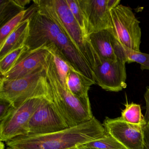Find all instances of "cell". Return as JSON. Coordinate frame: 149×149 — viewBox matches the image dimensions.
Wrapping results in <instances>:
<instances>
[{
	"instance_id": "cell-18",
	"label": "cell",
	"mask_w": 149,
	"mask_h": 149,
	"mask_svg": "<svg viewBox=\"0 0 149 149\" xmlns=\"http://www.w3.org/2000/svg\"><path fill=\"white\" fill-rule=\"evenodd\" d=\"M25 45L24 47L13 50L0 60V72L1 77L9 73L19 62L22 56L28 51Z\"/></svg>"
},
{
	"instance_id": "cell-13",
	"label": "cell",
	"mask_w": 149,
	"mask_h": 149,
	"mask_svg": "<svg viewBox=\"0 0 149 149\" xmlns=\"http://www.w3.org/2000/svg\"><path fill=\"white\" fill-rule=\"evenodd\" d=\"M112 34L111 28L94 32L89 36L92 47L101 60H117L111 42Z\"/></svg>"
},
{
	"instance_id": "cell-11",
	"label": "cell",
	"mask_w": 149,
	"mask_h": 149,
	"mask_svg": "<svg viewBox=\"0 0 149 149\" xmlns=\"http://www.w3.org/2000/svg\"><path fill=\"white\" fill-rule=\"evenodd\" d=\"M83 13L88 34L112 28L109 0H78Z\"/></svg>"
},
{
	"instance_id": "cell-27",
	"label": "cell",
	"mask_w": 149,
	"mask_h": 149,
	"mask_svg": "<svg viewBox=\"0 0 149 149\" xmlns=\"http://www.w3.org/2000/svg\"><path fill=\"white\" fill-rule=\"evenodd\" d=\"M77 147H78V149H95V148H91L87 147V146H85L84 145L80 146H78Z\"/></svg>"
},
{
	"instance_id": "cell-12",
	"label": "cell",
	"mask_w": 149,
	"mask_h": 149,
	"mask_svg": "<svg viewBox=\"0 0 149 149\" xmlns=\"http://www.w3.org/2000/svg\"><path fill=\"white\" fill-rule=\"evenodd\" d=\"M50 54L47 47L27 51L15 67L1 78L11 81L27 76L44 67Z\"/></svg>"
},
{
	"instance_id": "cell-3",
	"label": "cell",
	"mask_w": 149,
	"mask_h": 149,
	"mask_svg": "<svg viewBox=\"0 0 149 149\" xmlns=\"http://www.w3.org/2000/svg\"><path fill=\"white\" fill-rule=\"evenodd\" d=\"M45 69L53 102L68 127L91 120L94 116L89 98H78L62 83L51 52L45 63Z\"/></svg>"
},
{
	"instance_id": "cell-1",
	"label": "cell",
	"mask_w": 149,
	"mask_h": 149,
	"mask_svg": "<svg viewBox=\"0 0 149 149\" xmlns=\"http://www.w3.org/2000/svg\"><path fill=\"white\" fill-rule=\"evenodd\" d=\"M25 18L29 20V33L26 46L29 50L47 47L54 50L70 66L96 84L94 71L68 38L61 28L33 3Z\"/></svg>"
},
{
	"instance_id": "cell-21",
	"label": "cell",
	"mask_w": 149,
	"mask_h": 149,
	"mask_svg": "<svg viewBox=\"0 0 149 149\" xmlns=\"http://www.w3.org/2000/svg\"><path fill=\"white\" fill-rule=\"evenodd\" d=\"M27 11V9L22 11L1 27L0 45L2 44L5 41L7 37L25 19Z\"/></svg>"
},
{
	"instance_id": "cell-10",
	"label": "cell",
	"mask_w": 149,
	"mask_h": 149,
	"mask_svg": "<svg viewBox=\"0 0 149 149\" xmlns=\"http://www.w3.org/2000/svg\"><path fill=\"white\" fill-rule=\"evenodd\" d=\"M101 60V63L94 70L96 84L106 91L117 92L125 89L126 63L118 59L116 61Z\"/></svg>"
},
{
	"instance_id": "cell-29",
	"label": "cell",
	"mask_w": 149,
	"mask_h": 149,
	"mask_svg": "<svg viewBox=\"0 0 149 149\" xmlns=\"http://www.w3.org/2000/svg\"><path fill=\"white\" fill-rule=\"evenodd\" d=\"M78 149V147H75V148H72V149Z\"/></svg>"
},
{
	"instance_id": "cell-9",
	"label": "cell",
	"mask_w": 149,
	"mask_h": 149,
	"mask_svg": "<svg viewBox=\"0 0 149 149\" xmlns=\"http://www.w3.org/2000/svg\"><path fill=\"white\" fill-rule=\"evenodd\" d=\"M144 124H133L120 117H106L102 124L105 130L116 139L126 149H143Z\"/></svg>"
},
{
	"instance_id": "cell-19",
	"label": "cell",
	"mask_w": 149,
	"mask_h": 149,
	"mask_svg": "<svg viewBox=\"0 0 149 149\" xmlns=\"http://www.w3.org/2000/svg\"><path fill=\"white\" fill-rule=\"evenodd\" d=\"M120 118L126 123L133 124L146 123L140 104L133 102L129 103L127 102L125 104V109L122 111Z\"/></svg>"
},
{
	"instance_id": "cell-6",
	"label": "cell",
	"mask_w": 149,
	"mask_h": 149,
	"mask_svg": "<svg viewBox=\"0 0 149 149\" xmlns=\"http://www.w3.org/2000/svg\"><path fill=\"white\" fill-rule=\"evenodd\" d=\"M111 15L115 38L127 47L140 51L142 35L140 22L131 8L119 4L111 10Z\"/></svg>"
},
{
	"instance_id": "cell-8",
	"label": "cell",
	"mask_w": 149,
	"mask_h": 149,
	"mask_svg": "<svg viewBox=\"0 0 149 149\" xmlns=\"http://www.w3.org/2000/svg\"><path fill=\"white\" fill-rule=\"evenodd\" d=\"M68 128L53 99H45L31 118L28 130V134H44Z\"/></svg>"
},
{
	"instance_id": "cell-26",
	"label": "cell",
	"mask_w": 149,
	"mask_h": 149,
	"mask_svg": "<svg viewBox=\"0 0 149 149\" xmlns=\"http://www.w3.org/2000/svg\"><path fill=\"white\" fill-rule=\"evenodd\" d=\"M144 98L146 104V112L144 118L146 123H147L149 122V86L146 87Z\"/></svg>"
},
{
	"instance_id": "cell-25",
	"label": "cell",
	"mask_w": 149,
	"mask_h": 149,
	"mask_svg": "<svg viewBox=\"0 0 149 149\" xmlns=\"http://www.w3.org/2000/svg\"><path fill=\"white\" fill-rule=\"evenodd\" d=\"M143 149H149V122L144 127Z\"/></svg>"
},
{
	"instance_id": "cell-15",
	"label": "cell",
	"mask_w": 149,
	"mask_h": 149,
	"mask_svg": "<svg viewBox=\"0 0 149 149\" xmlns=\"http://www.w3.org/2000/svg\"><path fill=\"white\" fill-rule=\"evenodd\" d=\"M111 42L118 59L126 63H137L140 64V68L142 70H149V54L140 51H135L127 47L115 38L113 33Z\"/></svg>"
},
{
	"instance_id": "cell-23",
	"label": "cell",
	"mask_w": 149,
	"mask_h": 149,
	"mask_svg": "<svg viewBox=\"0 0 149 149\" xmlns=\"http://www.w3.org/2000/svg\"><path fill=\"white\" fill-rule=\"evenodd\" d=\"M49 50L51 52L53 55L54 63L61 82L63 84H64L65 86H67L66 80H67V76L70 69L72 68L70 66L69 64L66 61H64L60 56L58 53L52 49H49Z\"/></svg>"
},
{
	"instance_id": "cell-20",
	"label": "cell",
	"mask_w": 149,
	"mask_h": 149,
	"mask_svg": "<svg viewBox=\"0 0 149 149\" xmlns=\"http://www.w3.org/2000/svg\"><path fill=\"white\" fill-rule=\"evenodd\" d=\"M84 145L87 147L97 149H126L106 131L104 135L100 138Z\"/></svg>"
},
{
	"instance_id": "cell-24",
	"label": "cell",
	"mask_w": 149,
	"mask_h": 149,
	"mask_svg": "<svg viewBox=\"0 0 149 149\" xmlns=\"http://www.w3.org/2000/svg\"><path fill=\"white\" fill-rule=\"evenodd\" d=\"M14 108L10 102L0 99V121L5 118Z\"/></svg>"
},
{
	"instance_id": "cell-16",
	"label": "cell",
	"mask_w": 149,
	"mask_h": 149,
	"mask_svg": "<svg viewBox=\"0 0 149 149\" xmlns=\"http://www.w3.org/2000/svg\"><path fill=\"white\" fill-rule=\"evenodd\" d=\"M66 84L74 95L80 99H86L89 98V90L95 84L81 73L71 68L67 76Z\"/></svg>"
},
{
	"instance_id": "cell-5",
	"label": "cell",
	"mask_w": 149,
	"mask_h": 149,
	"mask_svg": "<svg viewBox=\"0 0 149 149\" xmlns=\"http://www.w3.org/2000/svg\"><path fill=\"white\" fill-rule=\"evenodd\" d=\"M34 98L52 99L46 77L45 65L34 73L11 81L1 78L0 99L10 102L15 108Z\"/></svg>"
},
{
	"instance_id": "cell-22",
	"label": "cell",
	"mask_w": 149,
	"mask_h": 149,
	"mask_svg": "<svg viewBox=\"0 0 149 149\" xmlns=\"http://www.w3.org/2000/svg\"><path fill=\"white\" fill-rule=\"evenodd\" d=\"M66 1L72 14L82 31L84 36L86 39L89 40L86 21L79 6L78 0H66Z\"/></svg>"
},
{
	"instance_id": "cell-17",
	"label": "cell",
	"mask_w": 149,
	"mask_h": 149,
	"mask_svg": "<svg viewBox=\"0 0 149 149\" xmlns=\"http://www.w3.org/2000/svg\"><path fill=\"white\" fill-rule=\"evenodd\" d=\"M30 2V0H0L1 27L25 10V7Z\"/></svg>"
},
{
	"instance_id": "cell-4",
	"label": "cell",
	"mask_w": 149,
	"mask_h": 149,
	"mask_svg": "<svg viewBox=\"0 0 149 149\" xmlns=\"http://www.w3.org/2000/svg\"><path fill=\"white\" fill-rule=\"evenodd\" d=\"M33 2L61 28L94 71L95 68L101 63L102 60L89 40L84 36L66 0H34Z\"/></svg>"
},
{
	"instance_id": "cell-28",
	"label": "cell",
	"mask_w": 149,
	"mask_h": 149,
	"mask_svg": "<svg viewBox=\"0 0 149 149\" xmlns=\"http://www.w3.org/2000/svg\"><path fill=\"white\" fill-rule=\"evenodd\" d=\"M5 145L3 142H0V149H5Z\"/></svg>"
},
{
	"instance_id": "cell-7",
	"label": "cell",
	"mask_w": 149,
	"mask_h": 149,
	"mask_svg": "<svg viewBox=\"0 0 149 149\" xmlns=\"http://www.w3.org/2000/svg\"><path fill=\"white\" fill-rule=\"evenodd\" d=\"M45 99L47 98L29 99L19 107L15 108L0 121V141L6 143L19 136L28 134L29 123Z\"/></svg>"
},
{
	"instance_id": "cell-14",
	"label": "cell",
	"mask_w": 149,
	"mask_h": 149,
	"mask_svg": "<svg viewBox=\"0 0 149 149\" xmlns=\"http://www.w3.org/2000/svg\"><path fill=\"white\" fill-rule=\"evenodd\" d=\"M29 33V20L25 18L5 41L0 45V60L10 52L25 46Z\"/></svg>"
},
{
	"instance_id": "cell-2",
	"label": "cell",
	"mask_w": 149,
	"mask_h": 149,
	"mask_svg": "<svg viewBox=\"0 0 149 149\" xmlns=\"http://www.w3.org/2000/svg\"><path fill=\"white\" fill-rule=\"evenodd\" d=\"M105 132L95 117L63 130L44 134H29L6 142L7 149H70L97 140Z\"/></svg>"
}]
</instances>
